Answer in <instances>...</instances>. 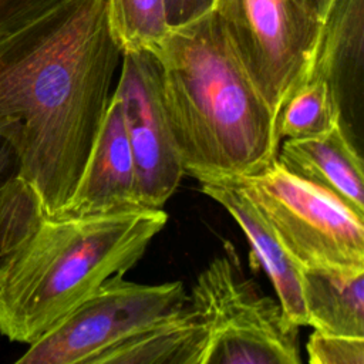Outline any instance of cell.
<instances>
[{
	"mask_svg": "<svg viewBox=\"0 0 364 364\" xmlns=\"http://www.w3.org/2000/svg\"><path fill=\"white\" fill-rule=\"evenodd\" d=\"M208 327L185 303L97 354L91 364H202Z\"/></svg>",
	"mask_w": 364,
	"mask_h": 364,
	"instance_id": "12",
	"label": "cell"
},
{
	"mask_svg": "<svg viewBox=\"0 0 364 364\" xmlns=\"http://www.w3.org/2000/svg\"><path fill=\"white\" fill-rule=\"evenodd\" d=\"M306 348L310 364H364V337L314 330Z\"/></svg>",
	"mask_w": 364,
	"mask_h": 364,
	"instance_id": "18",
	"label": "cell"
},
{
	"mask_svg": "<svg viewBox=\"0 0 364 364\" xmlns=\"http://www.w3.org/2000/svg\"><path fill=\"white\" fill-rule=\"evenodd\" d=\"M114 95L134 159L138 203L162 209L185 171L162 102L158 61L151 51L122 53Z\"/></svg>",
	"mask_w": 364,
	"mask_h": 364,
	"instance_id": "8",
	"label": "cell"
},
{
	"mask_svg": "<svg viewBox=\"0 0 364 364\" xmlns=\"http://www.w3.org/2000/svg\"><path fill=\"white\" fill-rule=\"evenodd\" d=\"M183 171L198 182L255 175L277 156V115L209 10L151 50Z\"/></svg>",
	"mask_w": 364,
	"mask_h": 364,
	"instance_id": "2",
	"label": "cell"
},
{
	"mask_svg": "<svg viewBox=\"0 0 364 364\" xmlns=\"http://www.w3.org/2000/svg\"><path fill=\"white\" fill-rule=\"evenodd\" d=\"M307 326L364 337V269L300 266Z\"/></svg>",
	"mask_w": 364,
	"mask_h": 364,
	"instance_id": "14",
	"label": "cell"
},
{
	"mask_svg": "<svg viewBox=\"0 0 364 364\" xmlns=\"http://www.w3.org/2000/svg\"><path fill=\"white\" fill-rule=\"evenodd\" d=\"M65 0H0V36L16 31Z\"/></svg>",
	"mask_w": 364,
	"mask_h": 364,
	"instance_id": "19",
	"label": "cell"
},
{
	"mask_svg": "<svg viewBox=\"0 0 364 364\" xmlns=\"http://www.w3.org/2000/svg\"><path fill=\"white\" fill-rule=\"evenodd\" d=\"M171 27L189 21L212 10L215 0H165Z\"/></svg>",
	"mask_w": 364,
	"mask_h": 364,
	"instance_id": "20",
	"label": "cell"
},
{
	"mask_svg": "<svg viewBox=\"0 0 364 364\" xmlns=\"http://www.w3.org/2000/svg\"><path fill=\"white\" fill-rule=\"evenodd\" d=\"M121 58L105 0H65L0 36V136L46 216L63 215L74 195Z\"/></svg>",
	"mask_w": 364,
	"mask_h": 364,
	"instance_id": "1",
	"label": "cell"
},
{
	"mask_svg": "<svg viewBox=\"0 0 364 364\" xmlns=\"http://www.w3.org/2000/svg\"><path fill=\"white\" fill-rule=\"evenodd\" d=\"M138 208L134 159L121 105L112 92L74 195L63 215L85 216Z\"/></svg>",
	"mask_w": 364,
	"mask_h": 364,
	"instance_id": "9",
	"label": "cell"
},
{
	"mask_svg": "<svg viewBox=\"0 0 364 364\" xmlns=\"http://www.w3.org/2000/svg\"><path fill=\"white\" fill-rule=\"evenodd\" d=\"M363 67L364 0H334L324 17L307 80L320 78L333 88L343 117L346 100L361 94Z\"/></svg>",
	"mask_w": 364,
	"mask_h": 364,
	"instance_id": "13",
	"label": "cell"
},
{
	"mask_svg": "<svg viewBox=\"0 0 364 364\" xmlns=\"http://www.w3.org/2000/svg\"><path fill=\"white\" fill-rule=\"evenodd\" d=\"M189 303L208 327L202 364H300L299 326L243 274L230 243L198 276Z\"/></svg>",
	"mask_w": 364,
	"mask_h": 364,
	"instance_id": "4",
	"label": "cell"
},
{
	"mask_svg": "<svg viewBox=\"0 0 364 364\" xmlns=\"http://www.w3.org/2000/svg\"><path fill=\"white\" fill-rule=\"evenodd\" d=\"M299 266L364 269V216L274 161L236 178Z\"/></svg>",
	"mask_w": 364,
	"mask_h": 364,
	"instance_id": "5",
	"label": "cell"
},
{
	"mask_svg": "<svg viewBox=\"0 0 364 364\" xmlns=\"http://www.w3.org/2000/svg\"><path fill=\"white\" fill-rule=\"evenodd\" d=\"M111 31L124 51L156 47L168 34L165 0H105Z\"/></svg>",
	"mask_w": 364,
	"mask_h": 364,
	"instance_id": "17",
	"label": "cell"
},
{
	"mask_svg": "<svg viewBox=\"0 0 364 364\" xmlns=\"http://www.w3.org/2000/svg\"><path fill=\"white\" fill-rule=\"evenodd\" d=\"M166 220L148 208L44 216L0 277V333L34 343L107 279L134 267Z\"/></svg>",
	"mask_w": 364,
	"mask_h": 364,
	"instance_id": "3",
	"label": "cell"
},
{
	"mask_svg": "<svg viewBox=\"0 0 364 364\" xmlns=\"http://www.w3.org/2000/svg\"><path fill=\"white\" fill-rule=\"evenodd\" d=\"M199 185L206 196L223 206L237 222L250 243L252 255L270 279L276 299L287 317L299 327L307 326L300 266L287 253L253 199L245 192L236 178L210 179L199 182Z\"/></svg>",
	"mask_w": 364,
	"mask_h": 364,
	"instance_id": "10",
	"label": "cell"
},
{
	"mask_svg": "<svg viewBox=\"0 0 364 364\" xmlns=\"http://www.w3.org/2000/svg\"><path fill=\"white\" fill-rule=\"evenodd\" d=\"M333 1H334V0H330V6H331V4H333ZM328 9H330V7H328Z\"/></svg>",
	"mask_w": 364,
	"mask_h": 364,
	"instance_id": "22",
	"label": "cell"
},
{
	"mask_svg": "<svg viewBox=\"0 0 364 364\" xmlns=\"http://www.w3.org/2000/svg\"><path fill=\"white\" fill-rule=\"evenodd\" d=\"M182 282L142 284L117 273L17 358L18 364H91L108 347L185 303Z\"/></svg>",
	"mask_w": 364,
	"mask_h": 364,
	"instance_id": "7",
	"label": "cell"
},
{
	"mask_svg": "<svg viewBox=\"0 0 364 364\" xmlns=\"http://www.w3.org/2000/svg\"><path fill=\"white\" fill-rule=\"evenodd\" d=\"M341 121L340 102L333 88L324 80L310 78L283 105L277 132L286 139L313 138L328 132Z\"/></svg>",
	"mask_w": 364,
	"mask_h": 364,
	"instance_id": "16",
	"label": "cell"
},
{
	"mask_svg": "<svg viewBox=\"0 0 364 364\" xmlns=\"http://www.w3.org/2000/svg\"><path fill=\"white\" fill-rule=\"evenodd\" d=\"M44 216L14 148L0 136V277Z\"/></svg>",
	"mask_w": 364,
	"mask_h": 364,
	"instance_id": "15",
	"label": "cell"
},
{
	"mask_svg": "<svg viewBox=\"0 0 364 364\" xmlns=\"http://www.w3.org/2000/svg\"><path fill=\"white\" fill-rule=\"evenodd\" d=\"M303 3H306L307 6H310L311 9H314L324 20L327 11H328V7H330V0H301Z\"/></svg>",
	"mask_w": 364,
	"mask_h": 364,
	"instance_id": "21",
	"label": "cell"
},
{
	"mask_svg": "<svg viewBox=\"0 0 364 364\" xmlns=\"http://www.w3.org/2000/svg\"><path fill=\"white\" fill-rule=\"evenodd\" d=\"M212 10L279 119L310 75L323 17L301 0H215Z\"/></svg>",
	"mask_w": 364,
	"mask_h": 364,
	"instance_id": "6",
	"label": "cell"
},
{
	"mask_svg": "<svg viewBox=\"0 0 364 364\" xmlns=\"http://www.w3.org/2000/svg\"><path fill=\"white\" fill-rule=\"evenodd\" d=\"M276 161L290 173L326 189L364 216L363 158L343 121L318 136L286 139L279 146Z\"/></svg>",
	"mask_w": 364,
	"mask_h": 364,
	"instance_id": "11",
	"label": "cell"
}]
</instances>
